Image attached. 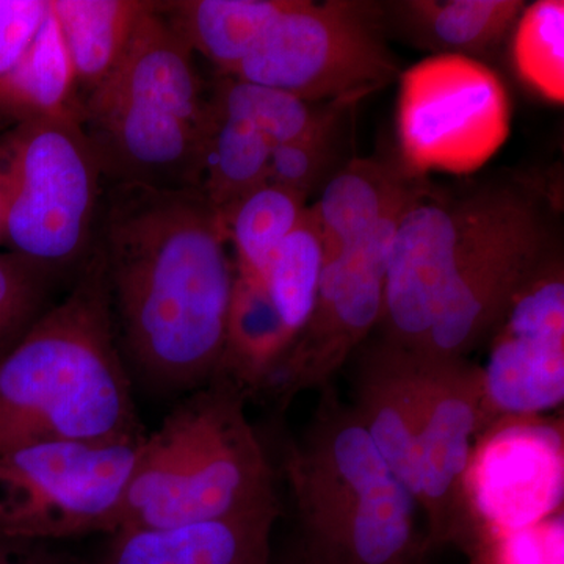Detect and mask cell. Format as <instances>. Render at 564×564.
Wrapping results in <instances>:
<instances>
[{
    "instance_id": "7402d4cb",
    "label": "cell",
    "mask_w": 564,
    "mask_h": 564,
    "mask_svg": "<svg viewBox=\"0 0 564 564\" xmlns=\"http://www.w3.org/2000/svg\"><path fill=\"white\" fill-rule=\"evenodd\" d=\"M61 29L80 102L91 95L128 50L152 0H50Z\"/></svg>"
},
{
    "instance_id": "d4e9b609",
    "label": "cell",
    "mask_w": 564,
    "mask_h": 564,
    "mask_svg": "<svg viewBox=\"0 0 564 564\" xmlns=\"http://www.w3.org/2000/svg\"><path fill=\"white\" fill-rule=\"evenodd\" d=\"M350 102L359 101L307 102L291 93L229 76H218L207 98L212 110L250 126L273 148L310 135Z\"/></svg>"
},
{
    "instance_id": "8992f818",
    "label": "cell",
    "mask_w": 564,
    "mask_h": 564,
    "mask_svg": "<svg viewBox=\"0 0 564 564\" xmlns=\"http://www.w3.org/2000/svg\"><path fill=\"white\" fill-rule=\"evenodd\" d=\"M381 2L296 0L231 76L307 102L361 101L399 80Z\"/></svg>"
},
{
    "instance_id": "1f68e13d",
    "label": "cell",
    "mask_w": 564,
    "mask_h": 564,
    "mask_svg": "<svg viewBox=\"0 0 564 564\" xmlns=\"http://www.w3.org/2000/svg\"><path fill=\"white\" fill-rule=\"evenodd\" d=\"M47 11L50 0H0V85L20 65Z\"/></svg>"
},
{
    "instance_id": "484cf974",
    "label": "cell",
    "mask_w": 564,
    "mask_h": 564,
    "mask_svg": "<svg viewBox=\"0 0 564 564\" xmlns=\"http://www.w3.org/2000/svg\"><path fill=\"white\" fill-rule=\"evenodd\" d=\"M306 202L302 193L269 181L223 215L226 239L236 251L237 272L261 280L273 252L303 220Z\"/></svg>"
},
{
    "instance_id": "8fae6325",
    "label": "cell",
    "mask_w": 564,
    "mask_h": 564,
    "mask_svg": "<svg viewBox=\"0 0 564 564\" xmlns=\"http://www.w3.org/2000/svg\"><path fill=\"white\" fill-rule=\"evenodd\" d=\"M411 203L389 212L323 267L310 321L293 340L272 388L285 399L332 384L334 375L380 326L393 237Z\"/></svg>"
},
{
    "instance_id": "9c48e42d",
    "label": "cell",
    "mask_w": 564,
    "mask_h": 564,
    "mask_svg": "<svg viewBox=\"0 0 564 564\" xmlns=\"http://www.w3.org/2000/svg\"><path fill=\"white\" fill-rule=\"evenodd\" d=\"M397 137L411 173L480 169L510 135L499 74L463 55H432L400 74Z\"/></svg>"
},
{
    "instance_id": "d6986e66",
    "label": "cell",
    "mask_w": 564,
    "mask_h": 564,
    "mask_svg": "<svg viewBox=\"0 0 564 564\" xmlns=\"http://www.w3.org/2000/svg\"><path fill=\"white\" fill-rule=\"evenodd\" d=\"M429 188L403 163L351 159L333 174L310 206L321 229L325 263L336 259L395 207Z\"/></svg>"
},
{
    "instance_id": "e0dca14e",
    "label": "cell",
    "mask_w": 564,
    "mask_h": 564,
    "mask_svg": "<svg viewBox=\"0 0 564 564\" xmlns=\"http://www.w3.org/2000/svg\"><path fill=\"white\" fill-rule=\"evenodd\" d=\"M481 367L486 426L500 419L536 417L564 399V326L516 329L497 326Z\"/></svg>"
},
{
    "instance_id": "d6a6232c",
    "label": "cell",
    "mask_w": 564,
    "mask_h": 564,
    "mask_svg": "<svg viewBox=\"0 0 564 564\" xmlns=\"http://www.w3.org/2000/svg\"><path fill=\"white\" fill-rule=\"evenodd\" d=\"M0 564H66L46 543L0 536Z\"/></svg>"
},
{
    "instance_id": "5bb4252c",
    "label": "cell",
    "mask_w": 564,
    "mask_h": 564,
    "mask_svg": "<svg viewBox=\"0 0 564 564\" xmlns=\"http://www.w3.org/2000/svg\"><path fill=\"white\" fill-rule=\"evenodd\" d=\"M419 505L395 477L300 518L295 564H429Z\"/></svg>"
},
{
    "instance_id": "603a6c76",
    "label": "cell",
    "mask_w": 564,
    "mask_h": 564,
    "mask_svg": "<svg viewBox=\"0 0 564 564\" xmlns=\"http://www.w3.org/2000/svg\"><path fill=\"white\" fill-rule=\"evenodd\" d=\"M82 102L61 29L51 6L31 47L0 85V122L79 117Z\"/></svg>"
},
{
    "instance_id": "7a4b0ae2",
    "label": "cell",
    "mask_w": 564,
    "mask_h": 564,
    "mask_svg": "<svg viewBox=\"0 0 564 564\" xmlns=\"http://www.w3.org/2000/svg\"><path fill=\"white\" fill-rule=\"evenodd\" d=\"M0 356V455L47 443L140 440L101 259Z\"/></svg>"
},
{
    "instance_id": "4dcf8cb0",
    "label": "cell",
    "mask_w": 564,
    "mask_h": 564,
    "mask_svg": "<svg viewBox=\"0 0 564 564\" xmlns=\"http://www.w3.org/2000/svg\"><path fill=\"white\" fill-rule=\"evenodd\" d=\"M563 513L513 532H485L470 564H563Z\"/></svg>"
},
{
    "instance_id": "277c9868",
    "label": "cell",
    "mask_w": 564,
    "mask_h": 564,
    "mask_svg": "<svg viewBox=\"0 0 564 564\" xmlns=\"http://www.w3.org/2000/svg\"><path fill=\"white\" fill-rule=\"evenodd\" d=\"M243 400L236 386L212 381L143 436L113 533L217 521L278 502Z\"/></svg>"
},
{
    "instance_id": "7c38bea8",
    "label": "cell",
    "mask_w": 564,
    "mask_h": 564,
    "mask_svg": "<svg viewBox=\"0 0 564 564\" xmlns=\"http://www.w3.org/2000/svg\"><path fill=\"white\" fill-rule=\"evenodd\" d=\"M556 243L547 196L533 185L510 217L459 267L419 355L456 359L477 350L499 325L522 282Z\"/></svg>"
},
{
    "instance_id": "ffe728a7",
    "label": "cell",
    "mask_w": 564,
    "mask_h": 564,
    "mask_svg": "<svg viewBox=\"0 0 564 564\" xmlns=\"http://www.w3.org/2000/svg\"><path fill=\"white\" fill-rule=\"evenodd\" d=\"M293 340L262 281L236 270L215 380L228 381L243 393L272 388Z\"/></svg>"
},
{
    "instance_id": "83f0119b",
    "label": "cell",
    "mask_w": 564,
    "mask_h": 564,
    "mask_svg": "<svg viewBox=\"0 0 564 564\" xmlns=\"http://www.w3.org/2000/svg\"><path fill=\"white\" fill-rule=\"evenodd\" d=\"M507 44L518 79L545 101L563 104V0H540L525 6Z\"/></svg>"
},
{
    "instance_id": "52a82bcc",
    "label": "cell",
    "mask_w": 564,
    "mask_h": 564,
    "mask_svg": "<svg viewBox=\"0 0 564 564\" xmlns=\"http://www.w3.org/2000/svg\"><path fill=\"white\" fill-rule=\"evenodd\" d=\"M533 184L492 181L458 196L429 187L404 212L384 284L381 340L421 352L444 293L463 262L524 199Z\"/></svg>"
},
{
    "instance_id": "4fadbf2b",
    "label": "cell",
    "mask_w": 564,
    "mask_h": 564,
    "mask_svg": "<svg viewBox=\"0 0 564 564\" xmlns=\"http://www.w3.org/2000/svg\"><path fill=\"white\" fill-rule=\"evenodd\" d=\"M563 489L562 423L541 415L494 422L478 434L467 475L477 543L481 533L513 532L562 513Z\"/></svg>"
},
{
    "instance_id": "ac0fdd59",
    "label": "cell",
    "mask_w": 564,
    "mask_h": 564,
    "mask_svg": "<svg viewBox=\"0 0 564 564\" xmlns=\"http://www.w3.org/2000/svg\"><path fill=\"white\" fill-rule=\"evenodd\" d=\"M524 0H395L381 2L386 33L419 50L488 65L508 43Z\"/></svg>"
},
{
    "instance_id": "ba28073f",
    "label": "cell",
    "mask_w": 564,
    "mask_h": 564,
    "mask_svg": "<svg viewBox=\"0 0 564 564\" xmlns=\"http://www.w3.org/2000/svg\"><path fill=\"white\" fill-rule=\"evenodd\" d=\"M141 440L35 444L0 455V536L47 543L113 533Z\"/></svg>"
},
{
    "instance_id": "f546056e",
    "label": "cell",
    "mask_w": 564,
    "mask_h": 564,
    "mask_svg": "<svg viewBox=\"0 0 564 564\" xmlns=\"http://www.w3.org/2000/svg\"><path fill=\"white\" fill-rule=\"evenodd\" d=\"M54 274L14 252L0 254V356L43 313Z\"/></svg>"
},
{
    "instance_id": "3957f363",
    "label": "cell",
    "mask_w": 564,
    "mask_h": 564,
    "mask_svg": "<svg viewBox=\"0 0 564 564\" xmlns=\"http://www.w3.org/2000/svg\"><path fill=\"white\" fill-rule=\"evenodd\" d=\"M155 2L117 68L82 101L106 185L199 188L209 110L193 52Z\"/></svg>"
},
{
    "instance_id": "4316f807",
    "label": "cell",
    "mask_w": 564,
    "mask_h": 564,
    "mask_svg": "<svg viewBox=\"0 0 564 564\" xmlns=\"http://www.w3.org/2000/svg\"><path fill=\"white\" fill-rule=\"evenodd\" d=\"M325 250L317 221L307 206L303 220L278 247L261 281L293 336H299L317 300Z\"/></svg>"
},
{
    "instance_id": "cb8c5ba5",
    "label": "cell",
    "mask_w": 564,
    "mask_h": 564,
    "mask_svg": "<svg viewBox=\"0 0 564 564\" xmlns=\"http://www.w3.org/2000/svg\"><path fill=\"white\" fill-rule=\"evenodd\" d=\"M207 110L199 191L221 218L247 193L269 182L273 147L250 126L223 117L209 104Z\"/></svg>"
},
{
    "instance_id": "6da1fadb",
    "label": "cell",
    "mask_w": 564,
    "mask_h": 564,
    "mask_svg": "<svg viewBox=\"0 0 564 564\" xmlns=\"http://www.w3.org/2000/svg\"><path fill=\"white\" fill-rule=\"evenodd\" d=\"M217 212L199 188L110 184L93 251L129 358L166 391L217 378L236 262Z\"/></svg>"
},
{
    "instance_id": "f1b7e54d",
    "label": "cell",
    "mask_w": 564,
    "mask_h": 564,
    "mask_svg": "<svg viewBox=\"0 0 564 564\" xmlns=\"http://www.w3.org/2000/svg\"><path fill=\"white\" fill-rule=\"evenodd\" d=\"M345 104L310 135L274 147L270 158L269 181L310 196L323 188L345 165L343 155L351 133L352 109Z\"/></svg>"
},
{
    "instance_id": "30bf717a",
    "label": "cell",
    "mask_w": 564,
    "mask_h": 564,
    "mask_svg": "<svg viewBox=\"0 0 564 564\" xmlns=\"http://www.w3.org/2000/svg\"><path fill=\"white\" fill-rule=\"evenodd\" d=\"M422 356L417 436L419 510L430 552L455 545L469 555L477 525L467 497L474 440L486 426L481 367L467 358Z\"/></svg>"
},
{
    "instance_id": "5b68a950",
    "label": "cell",
    "mask_w": 564,
    "mask_h": 564,
    "mask_svg": "<svg viewBox=\"0 0 564 564\" xmlns=\"http://www.w3.org/2000/svg\"><path fill=\"white\" fill-rule=\"evenodd\" d=\"M104 191L79 117L22 121L0 135V242L54 276L87 262Z\"/></svg>"
},
{
    "instance_id": "44dd1931",
    "label": "cell",
    "mask_w": 564,
    "mask_h": 564,
    "mask_svg": "<svg viewBox=\"0 0 564 564\" xmlns=\"http://www.w3.org/2000/svg\"><path fill=\"white\" fill-rule=\"evenodd\" d=\"M296 0H173L161 11L172 31L193 54H202L231 76L254 50L267 29Z\"/></svg>"
},
{
    "instance_id": "9a60e30c",
    "label": "cell",
    "mask_w": 564,
    "mask_h": 564,
    "mask_svg": "<svg viewBox=\"0 0 564 564\" xmlns=\"http://www.w3.org/2000/svg\"><path fill=\"white\" fill-rule=\"evenodd\" d=\"M351 388L352 410L386 466L419 505L422 356L380 339L362 352Z\"/></svg>"
},
{
    "instance_id": "2e32d148",
    "label": "cell",
    "mask_w": 564,
    "mask_h": 564,
    "mask_svg": "<svg viewBox=\"0 0 564 564\" xmlns=\"http://www.w3.org/2000/svg\"><path fill=\"white\" fill-rule=\"evenodd\" d=\"M278 502L217 521L121 530L102 564H270Z\"/></svg>"
}]
</instances>
